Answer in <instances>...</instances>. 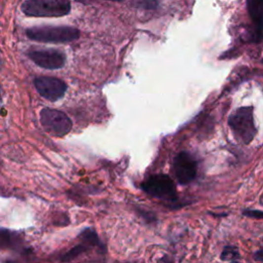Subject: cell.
<instances>
[{
    "label": "cell",
    "mask_w": 263,
    "mask_h": 263,
    "mask_svg": "<svg viewBox=\"0 0 263 263\" xmlns=\"http://www.w3.org/2000/svg\"><path fill=\"white\" fill-rule=\"evenodd\" d=\"M231 263H240V262H239V261H236V260H235V261H231Z\"/></svg>",
    "instance_id": "cell-21"
},
{
    "label": "cell",
    "mask_w": 263,
    "mask_h": 263,
    "mask_svg": "<svg viewBox=\"0 0 263 263\" xmlns=\"http://www.w3.org/2000/svg\"><path fill=\"white\" fill-rule=\"evenodd\" d=\"M136 211H137L138 214H139V216L142 217L148 223H152V222H155L157 220L156 216L154 215V213H152V212H149V211L144 210L142 208H137Z\"/></svg>",
    "instance_id": "cell-14"
},
{
    "label": "cell",
    "mask_w": 263,
    "mask_h": 263,
    "mask_svg": "<svg viewBox=\"0 0 263 263\" xmlns=\"http://www.w3.org/2000/svg\"><path fill=\"white\" fill-rule=\"evenodd\" d=\"M90 249H91L90 247H87L86 245L80 243L79 245L75 246V247H73L72 249H70L68 252H66L63 256H62L61 261H62V262H70V261H72V260H74V259H76L77 257H79V256L82 255L83 253H85V252L89 251Z\"/></svg>",
    "instance_id": "cell-12"
},
{
    "label": "cell",
    "mask_w": 263,
    "mask_h": 263,
    "mask_svg": "<svg viewBox=\"0 0 263 263\" xmlns=\"http://www.w3.org/2000/svg\"><path fill=\"white\" fill-rule=\"evenodd\" d=\"M110 1H122V0H110Z\"/></svg>",
    "instance_id": "cell-20"
},
{
    "label": "cell",
    "mask_w": 263,
    "mask_h": 263,
    "mask_svg": "<svg viewBox=\"0 0 263 263\" xmlns=\"http://www.w3.org/2000/svg\"><path fill=\"white\" fill-rule=\"evenodd\" d=\"M40 121L43 129L56 137H63L72 129L71 119L64 112L56 109L44 108L40 112Z\"/></svg>",
    "instance_id": "cell-5"
},
{
    "label": "cell",
    "mask_w": 263,
    "mask_h": 263,
    "mask_svg": "<svg viewBox=\"0 0 263 263\" xmlns=\"http://www.w3.org/2000/svg\"><path fill=\"white\" fill-rule=\"evenodd\" d=\"M247 9L254 26L252 41L259 43L263 40V0H247Z\"/></svg>",
    "instance_id": "cell-9"
},
{
    "label": "cell",
    "mask_w": 263,
    "mask_h": 263,
    "mask_svg": "<svg viewBox=\"0 0 263 263\" xmlns=\"http://www.w3.org/2000/svg\"><path fill=\"white\" fill-rule=\"evenodd\" d=\"M22 10L29 17L58 18L68 15L71 4L69 0H26Z\"/></svg>",
    "instance_id": "cell-2"
},
{
    "label": "cell",
    "mask_w": 263,
    "mask_h": 263,
    "mask_svg": "<svg viewBox=\"0 0 263 263\" xmlns=\"http://www.w3.org/2000/svg\"><path fill=\"white\" fill-rule=\"evenodd\" d=\"M139 5L145 8H155L157 6V0H139Z\"/></svg>",
    "instance_id": "cell-16"
},
{
    "label": "cell",
    "mask_w": 263,
    "mask_h": 263,
    "mask_svg": "<svg viewBox=\"0 0 263 263\" xmlns=\"http://www.w3.org/2000/svg\"><path fill=\"white\" fill-rule=\"evenodd\" d=\"M142 190L148 195L174 203L178 199L174 181L165 174H157L149 177L141 184Z\"/></svg>",
    "instance_id": "cell-4"
},
{
    "label": "cell",
    "mask_w": 263,
    "mask_h": 263,
    "mask_svg": "<svg viewBox=\"0 0 263 263\" xmlns=\"http://www.w3.org/2000/svg\"><path fill=\"white\" fill-rule=\"evenodd\" d=\"M254 258H255V260H257V261L263 262V247H262L260 250H258V251L255 253Z\"/></svg>",
    "instance_id": "cell-17"
},
{
    "label": "cell",
    "mask_w": 263,
    "mask_h": 263,
    "mask_svg": "<svg viewBox=\"0 0 263 263\" xmlns=\"http://www.w3.org/2000/svg\"><path fill=\"white\" fill-rule=\"evenodd\" d=\"M30 39L46 43H66L79 38L80 32L70 26L33 27L26 31Z\"/></svg>",
    "instance_id": "cell-3"
},
{
    "label": "cell",
    "mask_w": 263,
    "mask_h": 263,
    "mask_svg": "<svg viewBox=\"0 0 263 263\" xmlns=\"http://www.w3.org/2000/svg\"><path fill=\"white\" fill-rule=\"evenodd\" d=\"M174 172L180 184L186 185L192 182L197 173L196 160L188 152H180L174 159Z\"/></svg>",
    "instance_id": "cell-6"
},
{
    "label": "cell",
    "mask_w": 263,
    "mask_h": 263,
    "mask_svg": "<svg viewBox=\"0 0 263 263\" xmlns=\"http://www.w3.org/2000/svg\"><path fill=\"white\" fill-rule=\"evenodd\" d=\"M260 204L263 206V194L261 195V198H260Z\"/></svg>",
    "instance_id": "cell-19"
},
{
    "label": "cell",
    "mask_w": 263,
    "mask_h": 263,
    "mask_svg": "<svg viewBox=\"0 0 263 263\" xmlns=\"http://www.w3.org/2000/svg\"><path fill=\"white\" fill-rule=\"evenodd\" d=\"M6 263H15V262H12V261H6Z\"/></svg>",
    "instance_id": "cell-22"
},
{
    "label": "cell",
    "mask_w": 263,
    "mask_h": 263,
    "mask_svg": "<svg viewBox=\"0 0 263 263\" xmlns=\"http://www.w3.org/2000/svg\"><path fill=\"white\" fill-rule=\"evenodd\" d=\"M37 92L48 101H58L67 91L66 83L56 77H37L34 80Z\"/></svg>",
    "instance_id": "cell-7"
},
{
    "label": "cell",
    "mask_w": 263,
    "mask_h": 263,
    "mask_svg": "<svg viewBox=\"0 0 263 263\" xmlns=\"http://www.w3.org/2000/svg\"><path fill=\"white\" fill-rule=\"evenodd\" d=\"M28 57L44 69H60L65 65L66 57L63 53L56 49H40V51H31L28 53Z\"/></svg>",
    "instance_id": "cell-8"
},
{
    "label": "cell",
    "mask_w": 263,
    "mask_h": 263,
    "mask_svg": "<svg viewBox=\"0 0 263 263\" xmlns=\"http://www.w3.org/2000/svg\"><path fill=\"white\" fill-rule=\"evenodd\" d=\"M253 110L252 106L241 107L236 109L228 119L229 128L235 139L245 145L251 143L257 134Z\"/></svg>",
    "instance_id": "cell-1"
},
{
    "label": "cell",
    "mask_w": 263,
    "mask_h": 263,
    "mask_svg": "<svg viewBox=\"0 0 263 263\" xmlns=\"http://www.w3.org/2000/svg\"><path fill=\"white\" fill-rule=\"evenodd\" d=\"M0 245L4 249H14L17 250L22 246V240L19 237L18 233L12 232L7 229H1L0 232Z\"/></svg>",
    "instance_id": "cell-11"
},
{
    "label": "cell",
    "mask_w": 263,
    "mask_h": 263,
    "mask_svg": "<svg viewBox=\"0 0 263 263\" xmlns=\"http://www.w3.org/2000/svg\"><path fill=\"white\" fill-rule=\"evenodd\" d=\"M159 263H173V261L168 256H164L160 259Z\"/></svg>",
    "instance_id": "cell-18"
},
{
    "label": "cell",
    "mask_w": 263,
    "mask_h": 263,
    "mask_svg": "<svg viewBox=\"0 0 263 263\" xmlns=\"http://www.w3.org/2000/svg\"><path fill=\"white\" fill-rule=\"evenodd\" d=\"M243 215L249 218L263 220V211H259V210H244Z\"/></svg>",
    "instance_id": "cell-15"
},
{
    "label": "cell",
    "mask_w": 263,
    "mask_h": 263,
    "mask_svg": "<svg viewBox=\"0 0 263 263\" xmlns=\"http://www.w3.org/2000/svg\"><path fill=\"white\" fill-rule=\"evenodd\" d=\"M80 243L86 245L90 248H97L100 252L105 253L106 247L100 240L98 233L93 228H86L79 234Z\"/></svg>",
    "instance_id": "cell-10"
},
{
    "label": "cell",
    "mask_w": 263,
    "mask_h": 263,
    "mask_svg": "<svg viewBox=\"0 0 263 263\" xmlns=\"http://www.w3.org/2000/svg\"><path fill=\"white\" fill-rule=\"evenodd\" d=\"M241 257L239 249L234 246H226L221 253V260L223 261H235L236 259H239Z\"/></svg>",
    "instance_id": "cell-13"
}]
</instances>
